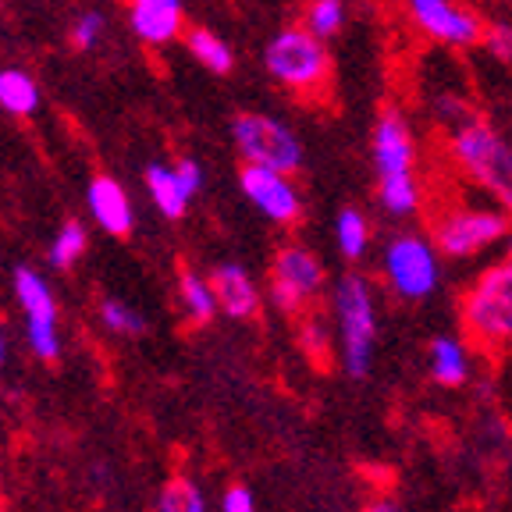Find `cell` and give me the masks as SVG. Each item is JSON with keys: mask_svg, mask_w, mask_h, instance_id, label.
Wrapping results in <instances>:
<instances>
[{"mask_svg": "<svg viewBox=\"0 0 512 512\" xmlns=\"http://www.w3.org/2000/svg\"><path fill=\"white\" fill-rule=\"evenodd\" d=\"M331 317H335L338 363H342L345 377H352V381L370 377L377 352V328H381L377 288L363 274L338 278L335 292H331Z\"/></svg>", "mask_w": 512, "mask_h": 512, "instance_id": "6da1fadb", "label": "cell"}, {"mask_svg": "<svg viewBox=\"0 0 512 512\" xmlns=\"http://www.w3.org/2000/svg\"><path fill=\"white\" fill-rule=\"evenodd\" d=\"M448 157L473 185H480L498 207L512 214V143L495 125L477 114L459 121L448 132Z\"/></svg>", "mask_w": 512, "mask_h": 512, "instance_id": "7a4b0ae2", "label": "cell"}, {"mask_svg": "<svg viewBox=\"0 0 512 512\" xmlns=\"http://www.w3.org/2000/svg\"><path fill=\"white\" fill-rule=\"evenodd\" d=\"M459 324L473 349H512V260L488 264L459 299Z\"/></svg>", "mask_w": 512, "mask_h": 512, "instance_id": "3957f363", "label": "cell"}, {"mask_svg": "<svg viewBox=\"0 0 512 512\" xmlns=\"http://www.w3.org/2000/svg\"><path fill=\"white\" fill-rule=\"evenodd\" d=\"M264 72L281 89L296 96H317L331 82V54L328 43L313 36L303 22L285 25L267 40L264 47Z\"/></svg>", "mask_w": 512, "mask_h": 512, "instance_id": "277c9868", "label": "cell"}, {"mask_svg": "<svg viewBox=\"0 0 512 512\" xmlns=\"http://www.w3.org/2000/svg\"><path fill=\"white\" fill-rule=\"evenodd\" d=\"M441 249L424 232H395L381 249V278L395 299L424 303L441 285Z\"/></svg>", "mask_w": 512, "mask_h": 512, "instance_id": "5b68a950", "label": "cell"}, {"mask_svg": "<svg viewBox=\"0 0 512 512\" xmlns=\"http://www.w3.org/2000/svg\"><path fill=\"white\" fill-rule=\"evenodd\" d=\"M232 143L242 164H260V168L285 171V175H296L306 160L296 128L264 111H242L232 121Z\"/></svg>", "mask_w": 512, "mask_h": 512, "instance_id": "8992f818", "label": "cell"}, {"mask_svg": "<svg viewBox=\"0 0 512 512\" xmlns=\"http://www.w3.org/2000/svg\"><path fill=\"white\" fill-rule=\"evenodd\" d=\"M509 232H512L509 210L456 207V210H445L434 221L431 239L445 260H473V256H484L488 249L505 246Z\"/></svg>", "mask_w": 512, "mask_h": 512, "instance_id": "52a82bcc", "label": "cell"}, {"mask_svg": "<svg viewBox=\"0 0 512 512\" xmlns=\"http://www.w3.org/2000/svg\"><path fill=\"white\" fill-rule=\"evenodd\" d=\"M271 303L278 306L281 313L288 317H303L306 306L324 292L328 285V274H324V264H320V256L313 249L299 246V242H288L274 253V264H271Z\"/></svg>", "mask_w": 512, "mask_h": 512, "instance_id": "ba28073f", "label": "cell"}, {"mask_svg": "<svg viewBox=\"0 0 512 512\" xmlns=\"http://www.w3.org/2000/svg\"><path fill=\"white\" fill-rule=\"evenodd\" d=\"M15 296L25 313V338H29L32 356L40 363H57V356H61V320H57L54 288L47 285L40 271L18 267Z\"/></svg>", "mask_w": 512, "mask_h": 512, "instance_id": "9c48e42d", "label": "cell"}, {"mask_svg": "<svg viewBox=\"0 0 512 512\" xmlns=\"http://www.w3.org/2000/svg\"><path fill=\"white\" fill-rule=\"evenodd\" d=\"M406 15L420 36L448 50H466L484 43V22L463 0H406Z\"/></svg>", "mask_w": 512, "mask_h": 512, "instance_id": "30bf717a", "label": "cell"}, {"mask_svg": "<svg viewBox=\"0 0 512 512\" xmlns=\"http://www.w3.org/2000/svg\"><path fill=\"white\" fill-rule=\"evenodd\" d=\"M239 189L249 200V207L271 224H278V228H292L303 217V192H299L296 178L285 175V171L242 164Z\"/></svg>", "mask_w": 512, "mask_h": 512, "instance_id": "8fae6325", "label": "cell"}, {"mask_svg": "<svg viewBox=\"0 0 512 512\" xmlns=\"http://www.w3.org/2000/svg\"><path fill=\"white\" fill-rule=\"evenodd\" d=\"M203 189V164L192 157H178L175 164H150L146 168V192H150L153 207L168 221H178L189 210L192 196Z\"/></svg>", "mask_w": 512, "mask_h": 512, "instance_id": "7c38bea8", "label": "cell"}, {"mask_svg": "<svg viewBox=\"0 0 512 512\" xmlns=\"http://www.w3.org/2000/svg\"><path fill=\"white\" fill-rule=\"evenodd\" d=\"M370 157H374L377 178L413 175L416 171V136L399 107L377 114L374 132H370Z\"/></svg>", "mask_w": 512, "mask_h": 512, "instance_id": "4fadbf2b", "label": "cell"}, {"mask_svg": "<svg viewBox=\"0 0 512 512\" xmlns=\"http://www.w3.org/2000/svg\"><path fill=\"white\" fill-rule=\"evenodd\" d=\"M128 29L146 47L185 40V0H128Z\"/></svg>", "mask_w": 512, "mask_h": 512, "instance_id": "5bb4252c", "label": "cell"}, {"mask_svg": "<svg viewBox=\"0 0 512 512\" xmlns=\"http://www.w3.org/2000/svg\"><path fill=\"white\" fill-rule=\"evenodd\" d=\"M86 210L96 221V228H104L114 239H125L136 224V210H132V200H128L125 185L111 175H96L86 189Z\"/></svg>", "mask_w": 512, "mask_h": 512, "instance_id": "9a60e30c", "label": "cell"}, {"mask_svg": "<svg viewBox=\"0 0 512 512\" xmlns=\"http://www.w3.org/2000/svg\"><path fill=\"white\" fill-rule=\"evenodd\" d=\"M210 281H214L217 303H221V313L232 320H249L260 313V303H264V292L253 281V274L242 264H217L210 271Z\"/></svg>", "mask_w": 512, "mask_h": 512, "instance_id": "2e32d148", "label": "cell"}, {"mask_svg": "<svg viewBox=\"0 0 512 512\" xmlns=\"http://www.w3.org/2000/svg\"><path fill=\"white\" fill-rule=\"evenodd\" d=\"M427 370H431V381L441 384V388H463L473 374L470 338L438 335L427 345Z\"/></svg>", "mask_w": 512, "mask_h": 512, "instance_id": "e0dca14e", "label": "cell"}, {"mask_svg": "<svg viewBox=\"0 0 512 512\" xmlns=\"http://www.w3.org/2000/svg\"><path fill=\"white\" fill-rule=\"evenodd\" d=\"M178 303H182L189 324H210V320L221 313L214 281H210V274H200V271L178 274Z\"/></svg>", "mask_w": 512, "mask_h": 512, "instance_id": "ac0fdd59", "label": "cell"}, {"mask_svg": "<svg viewBox=\"0 0 512 512\" xmlns=\"http://www.w3.org/2000/svg\"><path fill=\"white\" fill-rule=\"evenodd\" d=\"M420 203H424V189L413 175H388L377 178V207L384 210L395 221H406V217L420 214Z\"/></svg>", "mask_w": 512, "mask_h": 512, "instance_id": "d6986e66", "label": "cell"}, {"mask_svg": "<svg viewBox=\"0 0 512 512\" xmlns=\"http://www.w3.org/2000/svg\"><path fill=\"white\" fill-rule=\"evenodd\" d=\"M185 50L192 54V61L207 68L210 75H228L235 68V50L228 47L224 36H217L214 29H185Z\"/></svg>", "mask_w": 512, "mask_h": 512, "instance_id": "ffe728a7", "label": "cell"}, {"mask_svg": "<svg viewBox=\"0 0 512 512\" xmlns=\"http://www.w3.org/2000/svg\"><path fill=\"white\" fill-rule=\"evenodd\" d=\"M0 111L11 118H32L40 111V86L22 68H0Z\"/></svg>", "mask_w": 512, "mask_h": 512, "instance_id": "44dd1931", "label": "cell"}, {"mask_svg": "<svg viewBox=\"0 0 512 512\" xmlns=\"http://www.w3.org/2000/svg\"><path fill=\"white\" fill-rule=\"evenodd\" d=\"M370 239H374V232H370V217L363 214L360 207L338 210L335 214V246L349 264H360L363 256H367Z\"/></svg>", "mask_w": 512, "mask_h": 512, "instance_id": "7402d4cb", "label": "cell"}, {"mask_svg": "<svg viewBox=\"0 0 512 512\" xmlns=\"http://www.w3.org/2000/svg\"><path fill=\"white\" fill-rule=\"evenodd\" d=\"M345 22H349V8H345V0H306L303 25L313 32V36H320L324 43L335 40L338 32L345 29Z\"/></svg>", "mask_w": 512, "mask_h": 512, "instance_id": "603a6c76", "label": "cell"}, {"mask_svg": "<svg viewBox=\"0 0 512 512\" xmlns=\"http://www.w3.org/2000/svg\"><path fill=\"white\" fill-rule=\"evenodd\" d=\"M86 246H89L86 224H82V221H64L61 228H57L54 242H50L47 256H50V264H54L57 271H68V267H75L82 260Z\"/></svg>", "mask_w": 512, "mask_h": 512, "instance_id": "cb8c5ba5", "label": "cell"}, {"mask_svg": "<svg viewBox=\"0 0 512 512\" xmlns=\"http://www.w3.org/2000/svg\"><path fill=\"white\" fill-rule=\"evenodd\" d=\"M157 512H207V498L196 480L171 477L157 495Z\"/></svg>", "mask_w": 512, "mask_h": 512, "instance_id": "d4e9b609", "label": "cell"}, {"mask_svg": "<svg viewBox=\"0 0 512 512\" xmlns=\"http://www.w3.org/2000/svg\"><path fill=\"white\" fill-rule=\"evenodd\" d=\"M104 36H107L104 11H82V15H75L72 29H68V40H72V47L82 50V54H89V50L100 47Z\"/></svg>", "mask_w": 512, "mask_h": 512, "instance_id": "484cf974", "label": "cell"}, {"mask_svg": "<svg viewBox=\"0 0 512 512\" xmlns=\"http://www.w3.org/2000/svg\"><path fill=\"white\" fill-rule=\"evenodd\" d=\"M100 320H104V328L114 331V335H139L146 328V320L139 310H132L128 303L121 299H104L100 303Z\"/></svg>", "mask_w": 512, "mask_h": 512, "instance_id": "4316f807", "label": "cell"}, {"mask_svg": "<svg viewBox=\"0 0 512 512\" xmlns=\"http://www.w3.org/2000/svg\"><path fill=\"white\" fill-rule=\"evenodd\" d=\"M484 47L498 61L512 64V22H488L484 25Z\"/></svg>", "mask_w": 512, "mask_h": 512, "instance_id": "83f0119b", "label": "cell"}, {"mask_svg": "<svg viewBox=\"0 0 512 512\" xmlns=\"http://www.w3.org/2000/svg\"><path fill=\"white\" fill-rule=\"evenodd\" d=\"M299 342H303V349L310 352V356L328 352L331 349V335H328V328H324V320H320V317H303V324H299Z\"/></svg>", "mask_w": 512, "mask_h": 512, "instance_id": "f1b7e54d", "label": "cell"}, {"mask_svg": "<svg viewBox=\"0 0 512 512\" xmlns=\"http://www.w3.org/2000/svg\"><path fill=\"white\" fill-rule=\"evenodd\" d=\"M221 512H256L253 491L242 488V484H232V488L221 495Z\"/></svg>", "mask_w": 512, "mask_h": 512, "instance_id": "f546056e", "label": "cell"}, {"mask_svg": "<svg viewBox=\"0 0 512 512\" xmlns=\"http://www.w3.org/2000/svg\"><path fill=\"white\" fill-rule=\"evenodd\" d=\"M363 512H402V509L395 502H388V498H377V502H370Z\"/></svg>", "mask_w": 512, "mask_h": 512, "instance_id": "4dcf8cb0", "label": "cell"}, {"mask_svg": "<svg viewBox=\"0 0 512 512\" xmlns=\"http://www.w3.org/2000/svg\"><path fill=\"white\" fill-rule=\"evenodd\" d=\"M8 360V338H4V324H0V367Z\"/></svg>", "mask_w": 512, "mask_h": 512, "instance_id": "1f68e13d", "label": "cell"}, {"mask_svg": "<svg viewBox=\"0 0 512 512\" xmlns=\"http://www.w3.org/2000/svg\"><path fill=\"white\" fill-rule=\"evenodd\" d=\"M505 256L512 260V232H509V239H505Z\"/></svg>", "mask_w": 512, "mask_h": 512, "instance_id": "d6a6232c", "label": "cell"}, {"mask_svg": "<svg viewBox=\"0 0 512 512\" xmlns=\"http://www.w3.org/2000/svg\"><path fill=\"white\" fill-rule=\"evenodd\" d=\"M0 8H4V0H0Z\"/></svg>", "mask_w": 512, "mask_h": 512, "instance_id": "836d02e7", "label": "cell"}]
</instances>
